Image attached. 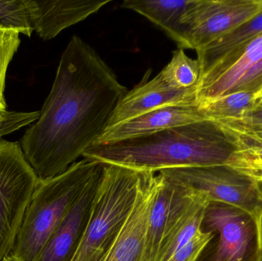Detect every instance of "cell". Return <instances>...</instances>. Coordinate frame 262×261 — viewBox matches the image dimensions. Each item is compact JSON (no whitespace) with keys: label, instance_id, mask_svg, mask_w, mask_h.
Masks as SVG:
<instances>
[{"label":"cell","instance_id":"cell-1","mask_svg":"<svg viewBox=\"0 0 262 261\" xmlns=\"http://www.w3.org/2000/svg\"><path fill=\"white\" fill-rule=\"evenodd\" d=\"M127 91L99 54L72 36L39 117L20 140L38 179L58 176L76 162L107 130Z\"/></svg>","mask_w":262,"mask_h":261},{"label":"cell","instance_id":"cell-2","mask_svg":"<svg viewBox=\"0 0 262 261\" xmlns=\"http://www.w3.org/2000/svg\"><path fill=\"white\" fill-rule=\"evenodd\" d=\"M236 151L218 124L204 121L106 144H94L83 158L105 165L157 173L183 167L229 165Z\"/></svg>","mask_w":262,"mask_h":261},{"label":"cell","instance_id":"cell-3","mask_svg":"<svg viewBox=\"0 0 262 261\" xmlns=\"http://www.w3.org/2000/svg\"><path fill=\"white\" fill-rule=\"evenodd\" d=\"M104 167V164L84 158L61 174L39 180L9 258L35 261L88 184Z\"/></svg>","mask_w":262,"mask_h":261},{"label":"cell","instance_id":"cell-4","mask_svg":"<svg viewBox=\"0 0 262 261\" xmlns=\"http://www.w3.org/2000/svg\"><path fill=\"white\" fill-rule=\"evenodd\" d=\"M143 173L105 165L89 223L72 261H102L134 207Z\"/></svg>","mask_w":262,"mask_h":261},{"label":"cell","instance_id":"cell-5","mask_svg":"<svg viewBox=\"0 0 262 261\" xmlns=\"http://www.w3.org/2000/svg\"><path fill=\"white\" fill-rule=\"evenodd\" d=\"M165 180L203 195L209 202L236 207L250 215L262 232V185L227 165L162 170Z\"/></svg>","mask_w":262,"mask_h":261},{"label":"cell","instance_id":"cell-6","mask_svg":"<svg viewBox=\"0 0 262 261\" xmlns=\"http://www.w3.org/2000/svg\"><path fill=\"white\" fill-rule=\"evenodd\" d=\"M20 143L0 139V261L9 257L39 182Z\"/></svg>","mask_w":262,"mask_h":261},{"label":"cell","instance_id":"cell-7","mask_svg":"<svg viewBox=\"0 0 262 261\" xmlns=\"http://www.w3.org/2000/svg\"><path fill=\"white\" fill-rule=\"evenodd\" d=\"M262 12V0H191L182 18L189 49L199 50Z\"/></svg>","mask_w":262,"mask_h":261},{"label":"cell","instance_id":"cell-8","mask_svg":"<svg viewBox=\"0 0 262 261\" xmlns=\"http://www.w3.org/2000/svg\"><path fill=\"white\" fill-rule=\"evenodd\" d=\"M203 225L217 233L218 244L210 261H255L262 251V232L253 218L236 207L211 202Z\"/></svg>","mask_w":262,"mask_h":261},{"label":"cell","instance_id":"cell-9","mask_svg":"<svg viewBox=\"0 0 262 261\" xmlns=\"http://www.w3.org/2000/svg\"><path fill=\"white\" fill-rule=\"evenodd\" d=\"M158 185V174L143 173L134 207L102 261H143L148 219Z\"/></svg>","mask_w":262,"mask_h":261},{"label":"cell","instance_id":"cell-10","mask_svg":"<svg viewBox=\"0 0 262 261\" xmlns=\"http://www.w3.org/2000/svg\"><path fill=\"white\" fill-rule=\"evenodd\" d=\"M104 167L88 184L66 217L52 233L35 261L73 260L89 223Z\"/></svg>","mask_w":262,"mask_h":261},{"label":"cell","instance_id":"cell-11","mask_svg":"<svg viewBox=\"0 0 262 261\" xmlns=\"http://www.w3.org/2000/svg\"><path fill=\"white\" fill-rule=\"evenodd\" d=\"M149 75L148 72L141 82L124 95L107 128L162 107L197 104V87L178 90L168 85L160 73L147 81Z\"/></svg>","mask_w":262,"mask_h":261},{"label":"cell","instance_id":"cell-12","mask_svg":"<svg viewBox=\"0 0 262 261\" xmlns=\"http://www.w3.org/2000/svg\"><path fill=\"white\" fill-rule=\"evenodd\" d=\"M262 35V12L227 35L196 50L200 66L197 88L205 87L230 68L249 43Z\"/></svg>","mask_w":262,"mask_h":261},{"label":"cell","instance_id":"cell-13","mask_svg":"<svg viewBox=\"0 0 262 261\" xmlns=\"http://www.w3.org/2000/svg\"><path fill=\"white\" fill-rule=\"evenodd\" d=\"M158 176V188L148 219L143 261L158 260L163 240L195 196L194 192Z\"/></svg>","mask_w":262,"mask_h":261},{"label":"cell","instance_id":"cell-14","mask_svg":"<svg viewBox=\"0 0 262 261\" xmlns=\"http://www.w3.org/2000/svg\"><path fill=\"white\" fill-rule=\"evenodd\" d=\"M33 31L41 39L60 32L96 13L112 0H25Z\"/></svg>","mask_w":262,"mask_h":261},{"label":"cell","instance_id":"cell-15","mask_svg":"<svg viewBox=\"0 0 262 261\" xmlns=\"http://www.w3.org/2000/svg\"><path fill=\"white\" fill-rule=\"evenodd\" d=\"M201 121L204 119L197 104L162 107L109 127L95 144H110L146 136Z\"/></svg>","mask_w":262,"mask_h":261},{"label":"cell","instance_id":"cell-16","mask_svg":"<svg viewBox=\"0 0 262 261\" xmlns=\"http://www.w3.org/2000/svg\"><path fill=\"white\" fill-rule=\"evenodd\" d=\"M190 3L191 0H125L123 2L121 7L146 17L151 22L164 31L166 35L177 43L179 49H189L184 26L181 21Z\"/></svg>","mask_w":262,"mask_h":261},{"label":"cell","instance_id":"cell-17","mask_svg":"<svg viewBox=\"0 0 262 261\" xmlns=\"http://www.w3.org/2000/svg\"><path fill=\"white\" fill-rule=\"evenodd\" d=\"M209 203L206 196L195 193V197L163 240L157 261L167 260L202 229L205 213Z\"/></svg>","mask_w":262,"mask_h":261},{"label":"cell","instance_id":"cell-18","mask_svg":"<svg viewBox=\"0 0 262 261\" xmlns=\"http://www.w3.org/2000/svg\"><path fill=\"white\" fill-rule=\"evenodd\" d=\"M261 58L262 35L248 44L236 62L221 76L208 85L197 88V105L230 93L245 73Z\"/></svg>","mask_w":262,"mask_h":261},{"label":"cell","instance_id":"cell-19","mask_svg":"<svg viewBox=\"0 0 262 261\" xmlns=\"http://www.w3.org/2000/svg\"><path fill=\"white\" fill-rule=\"evenodd\" d=\"M259 102L256 93L240 91L198 104L197 107L203 119L218 122L241 119L246 113L255 108Z\"/></svg>","mask_w":262,"mask_h":261},{"label":"cell","instance_id":"cell-20","mask_svg":"<svg viewBox=\"0 0 262 261\" xmlns=\"http://www.w3.org/2000/svg\"><path fill=\"white\" fill-rule=\"evenodd\" d=\"M166 84L178 90L197 87L200 79L198 60L189 58L184 49H178L172 54V59L160 72Z\"/></svg>","mask_w":262,"mask_h":261},{"label":"cell","instance_id":"cell-21","mask_svg":"<svg viewBox=\"0 0 262 261\" xmlns=\"http://www.w3.org/2000/svg\"><path fill=\"white\" fill-rule=\"evenodd\" d=\"M0 26L32 36L33 29L25 0H0Z\"/></svg>","mask_w":262,"mask_h":261},{"label":"cell","instance_id":"cell-22","mask_svg":"<svg viewBox=\"0 0 262 261\" xmlns=\"http://www.w3.org/2000/svg\"><path fill=\"white\" fill-rule=\"evenodd\" d=\"M19 35L17 31L0 26V115L8 111L5 98L6 74L9 64L19 47Z\"/></svg>","mask_w":262,"mask_h":261},{"label":"cell","instance_id":"cell-23","mask_svg":"<svg viewBox=\"0 0 262 261\" xmlns=\"http://www.w3.org/2000/svg\"><path fill=\"white\" fill-rule=\"evenodd\" d=\"M229 165L262 185V146H236V151Z\"/></svg>","mask_w":262,"mask_h":261},{"label":"cell","instance_id":"cell-24","mask_svg":"<svg viewBox=\"0 0 262 261\" xmlns=\"http://www.w3.org/2000/svg\"><path fill=\"white\" fill-rule=\"evenodd\" d=\"M215 123L236 144L262 146V126L246 124L238 120Z\"/></svg>","mask_w":262,"mask_h":261},{"label":"cell","instance_id":"cell-25","mask_svg":"<svg viewBox=\"0 0 262 261\" xmlns=\"http://www.w3.org/2000/svg\"><path fill=\"white\" fill-rule=\"evenodd\" d=\"M214 236V233L203 231L202 228L188 243L177 250L166 261H197Z\"/></svg>","mask_w":262,"mask_h":261},{"label":"cell","instance_id":"cell-26","mask_svg":"<svg viewBox=\"0 0 262 261\" xmlns=\"http://www.w3.org/2000/svg\"><path fill=\"white\" fill-rule=\"evenodd\" d=\"M40 112L7 111L0 115V139L9 133L35 123Z\"/></svg>","mask_w":262,"mask_h":261},{"label":"cell","instance_id":"cell-27","mask_svg":"<svg viewBox=\"0 0 262 261\" xmlns=\"http://www.w3.org/2000/svg\"><path fill=\"white\" fill-rule=\"evenodd\" d=\"M262 90V58L245 73L232 92H249L257 93Z\"/></svg>","mask_w":262,"mask_h":261},{"label":"cell","instance_id":"cell-28","mask_svg":"<svg viewBox=\"0 0 262 261\" xmlns=\"http://www.w3.org/2000/svg\"><path fill=\"white\" fill-rule=\"evenodd\" d=\"M237 120L252 125L262 126V106L258 104L255 108L246 113L241 119Z\"/></svg>","mask_w":262,"mask_h":261},{"label":"cell","instance_id":"cell-29","mask_svg":"<svg viewBox=\"0 0 262 261\" xmlns=\"http://www.w3.org/2000/svg\"><path fill=\"white\" fill-rule=\"evenodd\" d=\"M256 98L257 99L261 100L262 99V90H260L258 93H256Z\"/></svg>","mask_w":262,"mask_h":261},{"label":"cell","instance_id":"cell-30","mask_svg":"<svg viewBox=\"0 0 262 261\" xmlns=\"http://www.w3.org/2000/svg\"><path fill=\"white\" fill-rule=\"evenodd\" d=\"M255 261H262V251L261 254H260L259 257H258Z\"/></svg>","mask_w":262,"mask_h":261},{"label":"cell","instance_id":"cell-31","mask_svg":"<svg viewBox=\"0 0 262 261\" xmlns=\"http://www.w3.org/2000/svg\"><path fill=\"white\" fill-rule=\"evenodd\" d=\"M4 261H12V260H11V259L9 258V257H8V258H6V260H5Z\"/></svg>","mask_w":262,"mask_h":261},{"label":"cell","instance_id":"cell-32","mask_svg":"<svg viewBox=\"0 0 262 261\" xmlns=\"http://www.w3.org/2000/svg\"><path fill=\"white\" fill-rule=\"evenodd\" d=\"M259 104L262 106V99L260 100Z\"/></svg>","mask_w":262,"mask_h":261}]
</instances>
